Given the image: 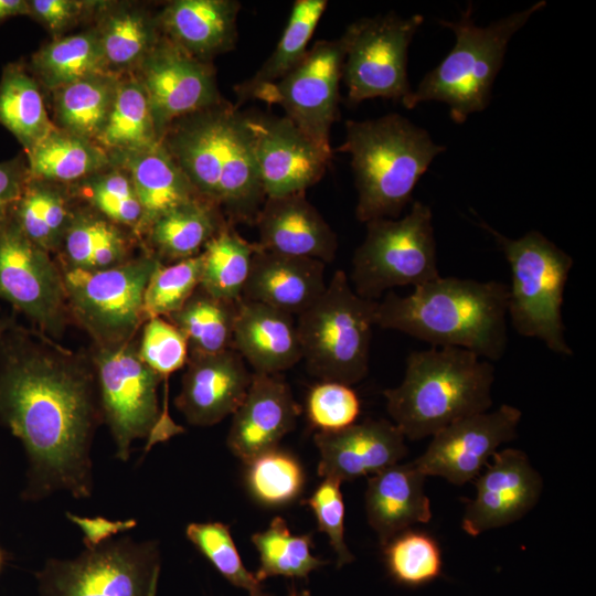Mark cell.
<instances>
[{
	"label": "cell",
	"mask_w": 596,
	"mask_h": 596,
	"mask_svg": "<svg viewBox=\"0 0 596 596\" xmlns=\"http://www.w3.org/2000/svg\"><path fill=\"white\" fill-rule=\"evenodd\" d=\"M99 40L106 63L116 66L145 58L155 46V34L148 20L129 11L110 17Z\"/></svg>",
	"instance_id": "ee69618b"
},
{
	"label": "cell",
	"mask_w": 596,
	"mask_h": 596,
	"mask_svg": "<svg viewBox=\"0 0 596 596\" xmlns=\"http://www.w3.org/2000/svg\"><path fill=\"white\" fill-rule=\"evenodd\" d=\"M242 297L300 315L324 291V263L265 251L255 243Z\"/></svg>",
	"instance_id": "cb8c5ba5"
},
{
	"label": "cell",
	"mask_w": 596,
	"mask_h": 596,
	"mask_svg": "<svg viewBox=\"0 0 596 596\" xmlns=\"http://www.w3.org/2000/svg\"><path fill=\"white\" fill-rule=\"evenodd\" d=\"M251 539L259 555L255 573L259 582L273 576L307 578L327 563L311 553V536L292 534L281 517H275L266 530Z\"/></svg>",
	"instance_id": "e575fe53"
},
{
	"label": "cell",
	"mask_w": 596,
	"mask_h": 596,
	"mask_svg": "<svg viewBox=\"0 0 596 596\" xmlns=\"http://www.w3.org/2000/svg\"><path fill=\"white\" fill-rule=\"evenodd\" d=\"M245 480L252 496L270 507L292 502L301 493L305 472L299 460L278 447L246 462Z\"/></svg>",
	"instance_id": "f35d334b"
},
{
	"label": "cell",
	"mask_w": 596,
	"mask_h": 596,
	"mask_svg": "<svg viewBox=\"0 0 596 596\" xmlns=\"http://www.w3.org/2000/svg\"><path fill=\"white\" fill-rule=\"evenodd\" d=\"M24 173L15 162L0 163V220L21 196L25 183Z\"/></svg>",
	"instance_id": "f5cc1de1"
},
{
	"label": "cell",
	"mask_w": 596,
	"mask_h": 596,
	"mask_svg": "<svg viewBox=\"0 0 596 596\" xmlns=\"http://www.w3.org/2000/svg\"><path fill=\"white\" fill-rule=\"evenodd\" d=\"M258 247L288 256L331 263L338 238L331 226L300 191L266 198L257 216Z\"/></svg>",
	"instance_id": "603a6c76"
},
{
	"label": "cell",
	"mask_w": 596,
	"mask_h": 596,
	"mask_svg": "<svg viewBox=\"0 0 596 596\" xmlns=\"http://www.w3.org/2000/svg\"><path fill=\"white\" fill-rule=\"evenodd\" d=\"M382 549L387 573L400 585L421 587L434 582L443 572L440 549L426 533L403 531Z\"/></svg>",
	"instance_id": "ab89813d"
},
{
	"label": "cell",
	"mask_w": 596,
	"mask_h": 596,
	"mask_svg": "<svg viewBox=\"0 0 596 596\" xmlns=\"http://www.w3.org/2000/svg\"><path fill=\"white\" fill-rule=\"evenodd\" d=\"M137 352L151 370L167 379L187 364L189 344L172 322L153 317L145 321Z\"/></svg>",
	"instance_id": "bcb514c9"
},
{
	"label": "cell",
	"mask_w": 596,
	"mask_h": 596,
	"mask_svg": "<svg viewBox=\"0 0 596 596\" xmlns=\"http://www.w3.org/2000/svg\"><path fill=\"white\" fill-rule=\"evenodd\" d=\"M99 406L115 444V457L130 458L136 439L147 438L145 453L183 432L160 409L158 387L162 380L127 342L100 347L94 356Z\"/></svg>",
	"instance_id": "9c48e42d"
},
{
	"label": "cell",
	"mask_w": 596,
	"mask_h": 596,
	"mask_svg": "<svg viewBox=\"0 0 596 596\" xmlns=\"http://www.w3.org/2000/svg\"><path fill=\"white\" fill-rule=\"evenodd\" d=\"M340 486L339 479L327 477L312 494L302 501L312 510L318 530L328 536L337 555L338 567L354 560L344 541V502Z\"/></svg>",
	"instance_id": "7dc6e473"
},
{
	"label": "cell",
	"mask_w": 596,
	"mask_h": 596,
	"mask_svg": "<svg viewBox=\"0 0 596 596\" xmlns=\"http://www.w3.org/2000/svg\"><path fill=\"white\" fill-rule=\"evenodd\" d=\"M106 64L96 33H82L54 41L34 56L35 68L43 82L53 88L102 75Z\"/></svg>",
	"instance_id": "8d00e7d4"
},
{
	"label": "cell",
	"mask_w": 596,
	"mask_h": 596,
	"mask_svg": "<svg viewBox=\"0 0 596 596\" xmlns=\"http://www.w3.org/2000/svg\"><path fill=\"white\" fill-rule=\"evenodd\" d=\"M227 224L217 205L195 198L161 215L148 231L155 256L160 262H179L199 255Z\"/></svg>",
	"instance_id": "f1b7e54d"
},
{
	"label": "cell",
	"mask_w": 596,
	"mask_h": 596,
	"mask_svg": "<svg viewBox=\"0 0 596 596\" xmlns=\"http://www.w3.org/2000/svg\"><path fill=\"white\" fill-rule=\"evenodd\" d=\"M159 573L158 542L123 536L72 560L49 558L35 577L39 596H156Z\"/></svg>",
	"instance_id": "8fae6325"
},
{
	"label": "cell",
	"mask_w": 596,
	"mask_h": 596,
	"mask_svg": "<svg viewBox=\"0 0 596 596\" xmlns=\"http://www.w3.org/2000/svg\"><path fill=\"white\" fill-rule=\"evenodd\" d=\"M237 302L214 297L199 286L168 318L187 338L190 353L216 354L233 349Z\"/></svg>",
	"instance_id": "4dcf8cb0"
},
{
	"label": "cell",
	"mask_w": 596,
	"mask_h": 596,
	"mask_svg": "<svg viewBox=\"0 0 596 596\" xmlns=\"http://www.w3.org/2000/svg\"><path fill=\"white\" fill-rule=\"evenodd\" d=\"M343 61L341 38L319 40L290 73L259 91L255 99L279 106L307 137L331 150L329 137L339 115Z\"/></svg>",
	"instance_id": "5bb4252c"
},
{
	"label": "cell",
	"mask_w": 596,
	"mask_h": 596,
	"mask_svg": "<svg viewBox=\"0 0 596 596\" xmlns=\"http://www.w3.org/2000/svg\"><path fill=\"white\" fill-rule=\"evenodd\" d=\"M246 119L266 198L306 191L324 177L332 150L318 146L286 116Z\"/></svg>",
	"instance_id": "ac0fdd59"
},
{
	"label": "cell",
	"mask_w": 596,
	"mask_h": 596,
	"mask_svg": "<svg viewBox=\"0 0 596 596\" xmlns=\"http://www.w3.org/2000/svg\"><path fill=\"white\" fill-rule=\"evenodd\" d=\"M1 334L0 423L26 454L22 498L39 501L57 491L92 497L91 450L103 422L94 371L21 337L3 342Z\"/></svg>",
	"instance_id": "6da1fadb"
},
{
	"label": "cell",
	"mask_w": 596,
	"mask_h": 596,
	"mask_svg": "<svg viewBox=\"0 0 596 596\" xmlns=\"http://www.w3.org/2000/svg\"><path fill=\"white\" fill-rule=\"evenodd\" d=\"M88 200L108 219L139 226L142 209L130 178L109 173L94 179L86 187Z\"/></svg>",
	"instance_id": "c3c4849f"
},
{
	"label": "cell",
	"mask_w": 596,
	"mask_h": 596,
	"mask_svg": "<svg viewBox=\"0 0 596 596\" xmlns=\"http://www.w3.org/2000/svg\"><path fill=\"white\" fill-rule=\"evenodd\" d=\"M3 563H4V553L0 549V571H1L2 566H3Z\"/></svg>",
	"instance_id": "6f0895ef"
},
{
	"label": "cell",
	"mask_w": 596,
	"mask_h": 596,
	"mask_svg": "<svg viewBox=\"0 0 596 596\" xmlns=\"http://www.w3.org/2000/svg\"><path fill=\"white\" fill-rule=\"evenodd\" d=\"M252 380L244 359L234 349L216 354L190 353L177 408L194 426H211L233 415Z\"/></svg>",
	"instance_id": "ffe728a7"
},
{
	"label": "cell",
	"mask_w": 596,
	"mask_h": 596,
	"mask_svg": "<svg viewBox=\"0 0 596 596\" xmlns=\"http://www.w3.org/2000/svg\"><path fill=\"white\" fill-rule=\"evenodd\" d=\"M68 521L77 525L83 534L86 549L96 547L137 525L135 519L110 520L104 517H79L72 512L65 513Z\"/></svg>",
	"instance_id": "681fc988"
},
{
	"label": "cell",
	"mask_w": 596,
	"mask_h": 596,
	"mask_svg": "<svg viewBox=\"0 0 596 596\" xmlns=\"http://www.w3.org/2000/svg\"><path fill=\"white\" fill-rule=\"evenodd\" d=\"M361 411L354 390L336 381H321L306 397L307 418L318 432H338L355 424Z\"/></svg>",
	"instance_id": "f6af8a7d"
},
{
	"label": "cell",
	"mask_w": 596,
	"mask_h": 596,
	"mask_svg": "<svg viewBox=\"0 0 596 596\" xmlns=\"http://www.w3.org/2000/svg\"><path fill=\"white\" fill-rule=\"evenodd\" d=\"M377 300L359 296L347 274L334 273L324 291L298 315L302 360L321 381L353 385L369 371Z\"/></svg>",
	"instance_id": "ba28073f"
},
{
	"label": "cell",
	"mask_w": 596,
	"mask_h": 596,
	"mask_svg": "<svg viewBox=\"0 0 596 596\" xmlns=\"http://www.w3.org/2000/svg\"><path fill=\"white\" fill-rule=\"evenodd\" d=\"M425 479L414 461L395 464L369 477L366 517L381 546L412 525L430 521Z\"/></svg>",
	"instance_id": "484cf974"
},
{
	"label": "cell",
	"mask_w": 596,
	"mask_h": 596,
	"mask_svg": "<svg viewBox=\"0 0 596 596\" xmlns=\"http://www.w3.org/2000/svg\"><path fill=\"white\" fill-rule=\"evenodd\" d=\"M492 457L462 517V530L471 536L520 520L538 503L543 489L542 477L524 451L505 448Z\"/></svg>",
	"instance_id": "d6986e66"
},
{
	"label": "cell",
	"mask_w": 596,
	"mask_h": 596,
	"mask_svg": "<svg viewBox=\"0 0 596 596\" xmlns=\"http://www.w3.org/2000/svg\"><path fill=\"white\" fill-rule=\"evenodd\" d=\"M30 172L44 180L73 181L106 163L103 150L88 139L52 129L29 152Z\"/></svg>",
	"instance_id": "836d02e7"
},
{
	"label": "cell",
	"mask_w": 596,
	"mask_h": 596,
	"mask_svg": "<svg viewBox=\"0 0 596 596\" xmlns=\"http://www.w3.org/2000/svg\"><path fill=\"white\" fill-rule=\"evenodd\" d=\"M288 596H311L308 589L297 590L294 586L289 589Z\"/></svg>",
	"instance_id": "11a10c76"
},
{
	"label": "cell",
	"mask_w": 596,
	"mask_h": 596,
	"mask_svg": "<svg viewBox=\"0 0 596 596\" xmlns=\"http://www.w3.org/2000/svg\"><path fill=\"white\" fill-rule=\"evenodd\" d=\"M508 286L439 276L407 296L389 291L377 301L375 326L498 361L508 345Z\"/></svg>",
	"instance_id": "7a4b0ae2"
},
{
	"label": "cell",
	"mask_w": 596,
	"mask_h": 596,
	"mask_svg": "<svg viewBox=\"0 0 596 596\" xmlns=\"http://www.w3.org/2000/svg\"><path fill=\"white\" fill-rule=\"evenodd\" d=\"M160 264L147 255L105 269L68 267L62 273L66 301L100 347L132 340L146 321L143 294Z\"/></svg>",
	"instance_id": "4fadbf2b"
},
{
	"label": "cell",
	"mask_w": 596,
	"mask_h": 596,
	"mask_svg": "<svg viewBox=\"0 0 596 596\" xmlns=\"http://www.w3.org/2000/svg\"><path fill=\"white\" fill-rule=\"evenodd\" d=\"M29 8L52 30H61L79 12L81 3L68 0H34Z\"/></svg>",
	"instance_id": "816d5d0a"
},
{
	"label": "cell",
	"mask_w": 596,
	"mask_h": 596,
	"mask_svg": "<svg viewBox=\"0 0 596 596\" xmlns=\"http://www.w3.org/2000/svg\"><path fill=\"white\" fill-rule=\"evenodd\" d=\"M10 327V321L7 319L0 320V334L4 332Z\"/></svg>",
	"instance_id": "9f6ffc18"
},
{
	"label": "cell",
	"mask_w": 596,
	"mask_h": 596,
	"mask_svg": "<svg viewBox=\"0 0 596 596\" xmlns=\"http://www.w3.org/2000/svg\"><path fill=\"white\" fill-rule=\"evenodd\" d=\"M545 6L544 0L538 1L487 26L473 22L471 4L459 20H440L441 25L454 32L455 45L435 68L424 75L405 107L412 109L424 102L444 103L457 124L465 123L473 113L485 110L510 40Z\"/></svg>",
	"instance_id": "8992f818"
},
{
	"label": "cell",
	"mask_w": 596,
	"mask_h": 596,
	"mask_svg": "<svg viewBox=\"0 0 596 596\" xmlns=\"http://www.w3.org/2000/svg\"><path fill=\"white\" fill-rule=\"evenodd\" d=\"M0 124L29 152L54 129L35 81L20 66H8L0 82Z\"/></svg>",
	"instance_id": "d6a6232c"
},
{
	"label": "cell",
	"mask_w": 596,
	"mask_h": 596,
	"mask_svg": "<svg viewBox=\"0 0 596 596\" xmlns=\"http://www.w3.org/2000/svg\"><path fill=\"white\" fill-rule=\"evenodd\" d=\"M319 476L341 482L374 475L407 454L405 437L386 419H366L338 432H317Z\"/></svg>",
	"instance_id": "7402d4cb"
},
{
	"label": "cell",
	"mask_w": 596,
	"mask_h": 596,
	"mask_svg": "<svg viewBox=\"0 0 596 596\" xmlns=\"http://www.w3.org/2000/svg\"><path fill=\"white\" fill-rule=\"evenodd\" d=\"M365 224V237L352 257L351 283L359 296L376 300L386 290L415 288L440 276L428 205L414 201L401 219H375Z\"/></svg>",
	"instance_id": "30bf717a"
},
{
	"label": "cell",
	"mask_w": 596,
	"mask_h": 596,
	"mask_svg": "<svg viewBox=\"0 0 596 596\" xmlns=\"http://www.w3.org/2000/svg\"><path fill=\"white\" fill-rule=\"evenodd\" d=\"M42 221L54 245L61 241L66 232L67 210L63 198L55 191L35 185Z\"/></svg>",
	"instance_id": "f907efd6"
},
{
	"label": "cell",
	"mask_w": 596,
	"mask_h": 596,
	"mask_svg": "<svg viewBox=\"0 0 596 596\" xmlns=\"http://www.w3.org/2000/svg\"><path fill=\"white\" fill-rule=\"evenodd\" d=\"M97 139L106 147L127 152L143 150L161 142L140 82L117 85L110 113Z\"/></svg>",
	"instance_id": "d590c367"
},
{
	"label": "cell",
	"mask_w": 596,
	"mask_h": 596,
	"mask_svg": "<svg viewBox=\"0 0 596 596\" xmlns=\"http://www.w3.org/2000/svg\"><path fill=\"white\" fill-rule=\"evenodd\" d=\"M494 366L453 347L413 351L403 381L383 392L392 423L405 438L419 440L492 405Z\"/></svg>",
	"instance_id": "277c9868"
},
{
	"label": "cell",
	"mask_w": 596,
	"mask_h": 596,
	"mask_svg": "<svg viewBox=\"0 0 596 596\" xmlns=\"http://www.w3.org/2000/svg\"><path fill=\"white\" fill-rule=\"evenodd\" d=\"M30 11L29 2L22 0H0V20L25 14Z\"/></svg>",
	"instance_id": "db71d44e"
},
{
	"label": "cell",
	"mask_w": 596,
	"mask_h": 596,
	"mask_svg": "<svg viewBox=\"0 0 596 596\" xmlns=\"http://www.w3.org/2000/svg\"><path fill=\"white\" fill-rule=\"evenodd\" d=\"M141 85L162 141L177 120L221 104L215 74L169 39L156 44L142 61Z\"/></svg>",
	"instance_id": "2e32d148"
},
{
	"label": "cell",
	"mask_w": 596,
	"mask_h": 596,
	"mask_svg": "<svg viewBox=\"0 0 596 596\" xmlns=\"http://www.w3.org/2000/svg\"><path fill=\"white\" fill-rule=\"evenodd\" d=\"M255 243L243 238L227 224L201 252L200 287L214 297L238 300L247 281Z\"/></svg>",
	"instance_id": "1f68e13d"
},
{
	"label": "cell",
	"mask_w": 596,
	"mask_h": 596,
	"mask_svg": "<svg viewBox=\"0 0 596 596\" xmlns=\"http://www.w3.org/2000/svg\"><path fill=\"white\" fill-rule=\"evenodd\" d=\"M521 416L519 408L502 404L493 412L461 418L433 435L414 464L426 477L461 486L478 476L502 444L515 438Z\"/></svg>",
	"instance_id": "e0dca14e"
},
{
	"label": "cell",
	"mask_w": 596,
	"mask_h": 596,
	"mask_svg": "<svg viewBox=\"0 0 596 596\" xmlns=\"http://www.w3.org/2000/svg\"><path fill=\"white\" fill-rule=\"evenodd\" d=\"M0 297L47 333L61 331L66 306L62 274L8 215L0 220Z\"/></svg>",
	"instance_id": "9a60e30c"
},
{
	"label": "cell",
	"mask_w": 596,
	"mask_h": 596,
	"mask_svg": "<svg viewBox=\"0 0 596 596\" xmlns=\"http://www.w3.org/2000/svg\"><path fill=\"white\" fill-rule=\"evenodd\" d=\"M505 257L511 274L508 318L523 337L554 353L572 356L562 318L564 291L574 260L539 231L510 238L481 222Z\"/></svg>",
	"instance_id": "52a82bcc"
},
{
	"label": "cell",
	"mask_w": 596,
	"mask_h": 596,
	"mask_svg": "<svg viewBox=\"0 0 596 596\" xmlns=\"http://www.w3.org/2000/svg\"><path fill=\"white\" fill-rule=\"evenodd\" d=\"M174 123L162 143L198 195L217 205L230 224H255L266 194L246 114L223 100Z\"/></svg>",
	"instance_id": "3957f363"
},
{
	"label": "cell",
	"mask_w": 596,
	"mask_h": 596,
	"mask_svg": "<svg viewBox=\"0 0 596 596\" xmlns=\"http://www.w3.org/2000/svg\"><path fill=\"white\" fill-rule=\"evenodd\" d=\"M233 349L256 373L277 374L302 360L292 315L243 298L237 302Z\"/></svg>",
	"instance_id": "d4e9b609"
},
{
	"label": "cell",
	"mask_w": 596,
	"mask_h": 596,
	"mask_svg": "<svg viewBox=\"0 0 596 596\" xmlns=\"http://www.w3.org/2000/svg\"><path fill=\"white\" fill-rule=\"evenodd\" d=\"M241 8L237 0H177L164 8L160 23L171 42L209 62L235 49Z\"/></svg>",
	"instance_id": "4316f807"
},
{
	"label": "cell",
	"mask_w": 596,
	"mask_h": 596,
	"mask_svg": "<svg viewBox=\"0 0 596 596\" xmlns=\"http://www.w3.org/2000/svg\"><path fill=\"white\" fill-rule=\"evenodd\" d=\"M348 153L358 192L355 216L366 223L397 219L433 160L446 150L400 114L345 121L337 149Z\"/></svg>",
	"instance_id": "5b68a950"
},
{
	"label": "cell",
	"mask_w": 596,
	"mask_h": 596,
	"mask_svg": "<svg viewBox=\"0 0 596 596\" xmlns=\"http://www.w3.org/2000/svg\"><path fill=\"white\" fill-rule=\"evenodd\" d=\"M300 413L301 407L283 379L254 372L243 402L233 413L226 444L246 464L278 447L295 428Z\"/></svg>",
	"instance_id": "44dd1931"
},
{
	"label": "cell",
	"mask_w": 596,
	"mask_h": 596,
	"mask_svg": "<svg viewBox=\"0 0 596 596\" xmlns=\"http://www.w3.org/2000/svg\"><path fill=\"white\" fill-rule=\"evenodd\" d=\"M423 22L421 14L403 18L389 12L348 25L341 36L342 79L351 105L385 98L406 106L413 93L407 77L408 47Z\"/></svg>",
	"instance_id": "7c38bea8"
},
{
	"label": "cell",
	"mask_w": 596,
	"mask_h": 596,
	"mask_svg": "<svg viewBox=\"0 0 596 596\" xmlns=\"http://www.w3.org/2000/svg\"><path fill=\"white\" fill-rule=\"evenodd\" d=\"M187 539L232 585L248 596H268L262 582L242 562L228 525L222 522H192L185 528Z\"/></svg>",
	"instance_id": "b9f144b4"
},
{
	"label": "cell",
	"mask_w": 596,
	"mask_h": 596,
	"mask_svg": "<svg viewBox=\"0 0 596 596\" xmlns=\"http://www.w3.org/2000/svg\"><path fill=\"white\" fill-rule=\"evenodd\" d=\"M201 273V253L169 265L161 263L152 273L143 294L145 320L168 317L181 309L200 286Z\"/></svg>",
	"instance_id": "7bdbcfd3"
},
{
	"label": "cell",
	"mask_w": 596,
	"mask_h": 596,
	"mask_svg": "<svg viewBox=\"0 0 596 596\" xmlns=\"http://www.w3.org/2000/svg\"><path fill=\"white\" fill-rule=\"evenodd\" d=\"M70 267L105 269L125 262L126 244L120 232L108 222L94 217L73 221L64 234Z\"/></svg>",
	"instance_id": "60d3db41"
},
{
	"label": "cell",
	"mask_w": 596,
	"mask_h": 596,
	"mask_svg": "<svg viewBox=\"0 0 596 596\" xmlns=\"http://www.w3.org/2000/svg\"><path fill=\"white\" fill-rule=\"evenodd\" d=\"M327 7V0L294 2L284 32L270 56L249 78L234 85L236 107L255 99L259 91L280 81L302 61Z\"/></svg>",
	"instance_id": "f546056e"
},
{
	"label": "cell",
	"mask_w": 596,
	"mask_h": 596,
	"mask_svg": "<svg viewBox=\"0 0 596 596\" xmlns=\"http://www.w3.org/2000/svg\"><path fill=\"white\" fill-rule=\"evenodd\" d=\"M127 155L126 164L142 209L140 230L148 231L161 215L200 198L162 141Z\"/></svg>",
	"instance_id": "83f0119b"
},
{
	"label": "cell",
	"mask_w": 596,
	"mask_h": 596,
	"mask_svg": "<svg viewBox=\"0 0 596 596\" xmlns=\"http://www.w3.org/2000/svg\"><path fill=\"white\" fill-rule=\"evenodd\" d=\"M116 88L103 74L58 88L57 114L68 132L88 140L97 138L107 121Z\"/></svg>",
	"instance_id": "74e56055"
}]
</instances>
